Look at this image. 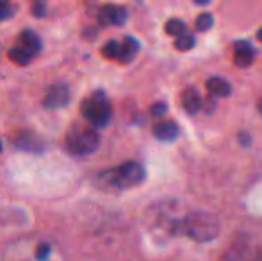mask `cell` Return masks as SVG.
Segmentation results:
<instances>
[{
  "label": "cell",
  "mask_w": 262,
  "mask_h": 261,
  "mask_svg": "<svg viewBox=\"0 0 262 261\" xmlns=\"http://www.w3.org/2000/svg\"><path fill=\"white\" fill-rule=\"evenodd\" d=\"M234 52L235 65L241 66V68H246V66L252 65L253 56H255V50H253V47L248 42H237L234 47Z\"/></svg>",
  "instance_id": "9"
},
{
  "label": "cell",
  "mask_w": 262,
  "mask_h": 261,
  "mask_svg": "<svg viewBox=\"0 0 262 261\" xmlns=\"http://www.w3.org/2000/svg\"><path fill=\"white\" fill-rule=\"evenodd\" d=\"M212 27V14H209V13H204V14H200L198 16V20H196V29L198 31H209V29Z\"/></svg>",
  "instance_id": "16"
},
{
  "label": "cell",
  "mask_w": 262,
  "mask_h": 261,
  "mask_svg": "<svg viewBox=\"0 0 262 261\" xmlns=\"http://www.w3.org/2000/svg\"><path fill=\"white\" fill-rule=\"evenodd\" d=\"M166 32L179 38V36H182L184 32H187V29H186V24H184V22H180V20H169L168 24H166Z\"/></svg>",
  "instance_id": "13"
},
{
  "label": "cell",
  "mask_w": 262,
  "mask_h": 261,
  "mask_svg": "<svg viewBox=\"0 0 262 261\" xmlns=\"http://www.w3.org/2000/svg\"><path fill=\"white\" fill-rule=\"evenodd\" d=\"M14 14V6L11 4V0H0V22L9 20Z\"/></svg>",
  "instance_id": "15"
},
{
  "label": "cell",
  "mask_w": 262,
  "mask_h": 261,
  "mask_svg": "<svg viewBox=\"0 0 262 261\" xmlns=\"http://www.w3.org/2000/svg\"><path fill=\"white\" fill-rule=\"evenodd\" d=\"M194 2H196V4H200V6H204V4H209L210 0H194Z\"/></svg>",
  "instance_id": "19"
},
{
  "label": "cell",
  "mask_w": 262,
  "mask_h": 261,
  "mask_svg": "<svg viewBox=\"0 0 262 261\" xmlns=\"http://www.w3.org/2000/svg\"><path fill=\"white\" fill-rule=\"evenodd\" d=\"M207 90L214 95V97H228L232 91L230 84H228L225 79H221V77H212V79H209Z\"/></svg>",
  "instance_id": "12"
},
{
  "label": "cell",
  "mask_w": 262,
  "mask_h": 261,
  "mask_svg": "<svg viewBox=\"0 0 262 261\" xmlns=\"http://www.w3.org/2000/svg\"><path fill=\"white\" fill-rule=\"evenodd\" d=\"M127 20V11L121 6H114V4H107L98 13V22L102 25H121Z\"/></svg>",
  "instance_id": "8"
},
{
  "label": "cell",
  "mask_w": 262,
  "mask_h": 261,
  "mask_svg": "<svg viewBox=\"0 0 262 261\" xmlns=\"http://www.w3.org/2000/svg\"><path fill=\"white\" fill-rule=\"evenodd\" d=\"M41 50V39L38 38V34L29 29H25L20 36H18L14 47L9 50V59L16 65H29Z\"/></svg>",
  "instance_id": "5"
},
{
  "label": "cell",
  "mask_w": 262,
  "mask_h": 261,
  "mask_svg": "<svg viewBox=\"0 0 262 261\" xmlns=\"http://www.w3.org/2000/svg\"><path fill=\"white\" fill-rule=\"evenodd\" d=\"M259 108H260V111H262V102H260V106H259Z\"/></svg>",
  "instance_id": "21"
},
{
  "label": "cell",
  "mask_w": 262,
  "mask_h": 261,
  "mask_svg": "<svg viewBox=\"0 0 262 261\" xmlns=\"http://www.w3.org/2000/svg\"><path fill=\"white\" fill-rule=\"evenodd\" d=\"M166 113V104H162V102H159V104H156L152 108V115L156 116H162Z\"/></svg>",
  "instance_id": "18"
},
{
  "label": "cell",
  "mask_w": 262,
  "mask_h": 261,
  "mask_svg": "<svg viewBox=\"0 0 262 261\" xmlns=\"http://www.w3.org/2000/svg\"><path fill=\"white\" fill-rule=\"evenodd\" d=\"M98 143H100V134L91 124L90 126L75 124L66 132V147L75 156H88L95 152L98 149Z\"/></svg>",
  "instance_id": "2"
},
{
  "label": "cell",
  "mask_w": 262,
  "mask_h": 261,
  "mask_svg": "<svg viewBox=\"0 0 262 261\" xmlns=\"http://www.w3.org/2000/svg\"><path fill=\"white\" fill-rule=\"evenodd\" d=\"M0 150H2V143H0Z\"/></svg>",
  "instance_id": "22"
},
{
  "label": "cell",
  "mask_w": 262,
  "mask_h": 261,
  "mask_svg": "<svg viewBox=\"0 0 262 261\" xmlns=\"http://www.w3.org/2000/svg\"><path fill=\"white\" fill-rule=\"evenodd\" d=\"M154 134H156V138L161 139V142H173V139L179 136V126H177L175 122L166 120V122H161L154 127Z\"/></svg>",
  "instance_id": "11"
},
{
  "label": "cell",
  "mask_w": 262,
  "mask_h": 261,
  "mask_svg": "<svg viewBox=\"0 0 262 261\" xmlns=\"http://www.w3.org/2000/svg\"><path fill=\"white\" fill-rule=\"evenodd\" d=\"M80 111H82L84 118L88 120V124H91L97 129L105 127L111 120V115H113L109 98L102 91H97V93L84 98L82 106H80Z\"/></svg>",
  "instance_id": "4"
},
{
  "label": "cell",
  "mask_w": 262,
  "mask_h": 261,
  "mask_svg": "<svg viewBox=\"0 0 262 261\" xmlns=\"http://www.w3.org/2000/svg\"><path fill=\"white\" fill-rule=\"evenodd\" d=\"M146 177L145 167L138 161H127L98 174L97 183L104 190H128L139 186Z\"/></svg>",
  "instance_id": "1"
},
{
  "label": "cell",
  "mask_w": 262,
  "mask_h": 261,
  "mask_svg": "<svg viewBox=\"0 0 262 261\" xmlns=\"http://www.w3.org/2000/svg\"><path fill=\"white\" fill-rule=\"evenodd\" d=\"M14 143H16L18 147H24V149H34V145H38V143L32 139L31 134H20L18 138H14Z\"/></svg>",
  "instance_id": "17"
},
{
  "label": "cell",
  "mask_w": 262,
  "mask_h": 261,
  "mask_svg": "<svg viewBox=\"0 0 262 261\" xmlns=\"http://www.w3.org/2000/svg\"><path fill=\"white\" fill-rule=\"evenodd\" d=\"M179 233L187 234L193 240L207 242L217 234V222L210 215L196 213V215H189L182 222H179Z\"/></svg>",
  "instance_id": "3"
},
{
  "label": "cell",
  "mask_w": 262,
  "mask_h": 261,
  "mask_svg": "<svg viewBox=\"0 0 262 261\" xmlns=\"http://www.w3.org/2000/svg\"><path fill=\"white\" fill-rule=\"evenodd\" d=\"M202 97L194 88H187L186 91L182 93V106L189 115H196L198 111L202 109Z\"/></svg>",
  "instance_id": "10"
},
{
  "label": "cell",
  "mask_w": 262,
  "mask_h": 261,
  "mask_svg": "<svg viewBox=\"0 0 262 261\" xmlns=\"http://www.w3.org/2000/svg\"><path fill=\"white\" fill-rule=\"evenodd\" d=\"M257 38H259L260 42H262V29H260V31H259V34H257Z\"/></svg>",
  "instance_id": "20"
},
{
  "label": "cell",
  "mask_w": 262,
  "mask_h": 261,
  "mask_svg": "<svg viewBox=\"0 0 262 261\" xmlns=\"http://www.w3.org/2000/svg\"><path fill=\"white\" fill-rule=\"evenodd\" d=\"M194 43H196V39H194V36H191L189 32H184L182 36H179L175 42L177 49L179 50H189L194 47Z\"/></svg>",
  "instance_id": "14"
},
{
  "label": "cell",
  "mask_w": 262,
  "mask_h": 261,
  "mask_svg": "<svg viewBox=\"0 0 262 261\" xmlns=\"http://www.w3.org/2000/svg\"><path fill=\"white\" fill-rule=\"evenodd\" d=\"M139 52V43L134 38H125L121 42L118 39H111L104 45L102 54L107 59L120 61V63H130L136 57V54Z\"/></svg>",
  "instance_id": "6"
},
{
  "label": "cell",
  "mask_w": 262,
  "mask_h": 261,
  "mask_svg": "<svg viewBox=\"0 0 262 261\" xmlns=\"http://www.w3.org/2000/svg\"><path fill=\"white\" fill-rule=\"evenodd\" d=\"M70 102V90L66 84H55L47 91L45 98H43V106L49 109H59L68 106Z\"/></svg>",
  "instance_id": "7"
}]
</instances>
